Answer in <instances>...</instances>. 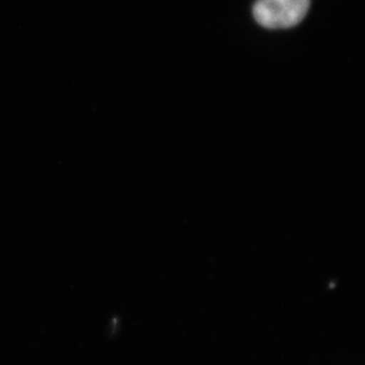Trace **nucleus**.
Wrapping results in <instances>:
<instances>
[{
    "label": "nucleus",
    "mask_w": 365,
    "mask_h": 365,
    "mask_svg": "<svg viewBox=\"0 0 365 365\" xmlns=\"http://www.w3.org/2000/svg\"><path fill=\"white\" fill-rule=\"evenodd\" d=\"M311 0H258L253 14L259 25L270 30L289 29L306 18Z\"/></svg>",
    "instance_id": "f257e3e1"
}]
</instances>
